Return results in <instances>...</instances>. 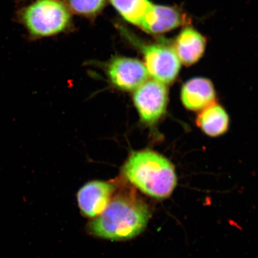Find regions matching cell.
I'll list each match as a JSON object with an SVG mask.
<instances>
[{
	"mask_svg": "<svg viewBox=\"0 0 258 258\" xmlns=\"http://www.w3.org/2000/svg\"><path fill=\"white\" fill-rule=\"evenodd\" d=\"M151 217L148 205L132 195L112 198L105 211L88 224L95 236L111 240L132 239L146 228Z\"/></svg>",
	"mask_w": 258,
	"mask_h": 258,
	"instance_id": "obj_1",
	"label": "cell"
},
{
	"mask_svg": "<svg viewBox=\"0 0 258 258\" xmlns=\"http://www.w3.org/2000/svg\"><path fill=\"white\" fill-rule=\"evenodd\" d=\"M122 173L141 191L156 199L169 198L177 184L173 164L151 150L131 154L122 167Z\"/></svg>",
	"mask_w": 258,
	"mask_h": 258,
	"instance_id": "obj_2",
	"label": "cell"
},
{
	"mask_svg": "<svg viewBox=\"0 0 258 258\" xmlns=\"http://www.w3.org/2000/svg\"><path fill=\"white\" fill-rule=\"evenodd\" d=\"M16 18L32 38L59 34L72 20L69 8L60 0H35L19 9Z\"/></svg>",
	"mask_w": 258,
	"mask_h": 258,
	"instance_id": "obj_3",
	"label": "cell"
},
{
	"mask_svg": "<svg viewBox=\"0 0 258 258\" xmlns=\"http://www.w3.org/2000/svg\"><path fill=\"white\" fill-rule=\"evenodd\" d=\"M145 66L153 80L164 85L175 81L180 72L181 62L173 48L162 44L142 47Z\"/></svg>",
	"mask_w": 258,
	"mask_h": 258,
	"instance_id": "obj_4",
	"label": "cell"
},
{
	"mask_svg": "<svg viewBox=\"0 0 258 258\" xmlns=\"http://www.w3.org/2000/svg\"><path fill=\"white\" fill-rule=\"evenodd\" d=\"M134 101L141 120L154 123L166 111L168 101L166 85L155 80H147L136 89Z\"/></svg>",
	"mask_w": 258,
	"mask_h": 258,
	"instance_id": "obj_5",
	"label": "cell"
},
{
	"mask_svg": "<svg viewBox=\"0 0 258 258\" xmlns=\"http://www.w3.org/2000/svg\"><path fill=\"white\" fill-rule=\"evenodd\" d=\"M107 74L113 85L127 91L137 89L150 76L144 63L126 57L114 58L108 64Z\"/></svg>",
	"mask_w": 258,
	"mask_h": 258,
	"instance_id": "obj_6",
	"label": "cell"
},
{
	"mask_svg": "<svg viewBox=\"0 0 258 258\" xmlns=\"http://www.w3.org/2000/svg\"><path fill=\"white\" fill-rule=\"evenodd\" d=\"M115 190L114 185L108 182H89L77 194V201L82 214L94 218L102 214L110 203Z\"/></svg>",
	"mask_w": 258,
	"mask_h": 258,
	"instance_id": "obj_7",
	"label": "cell"
},
{
	"mask_svg": "<svg viewBox=\"0 0 258 258\" xmlns=\"http://www.w3.org/2000/svg\"><path fill=\"white\" fill-rule=\"evenodd\" d=\"M214 86L209 80L197 77L188 81L181 90L182 104L192 111L203 110L214 104Z\"/></svg>",
	"mask_w": 258,
	"mask_h": 258,
	"instance_id": "obj_8",
	"label": "cell"
},
{
	"mask_svg": "<svg viewBox=\"0 0 258 258\" xmlns=\"http://www.w3.org/2000/svg\"><path fill=\"white\" fill-rule=\"evenodd\" d=\"M183 21L178 10L170 6L153 5L140 27L151 34H161L179 27Z\"/></svg>",
	"mask_w": 258,
	"mask_h": 258,
	"instance_id": "obj_9",
	"label": "cell"
},
{
	"mask_svg": "<svg viewBox=\"0 0 258 258\" xmlns=\"http://www.w3.org/2000/svg\"><path fill=\"white\" fill-rule=\"evenodd\" d=\"M206 41L203 35L191 27H186L177 37L174 50L180 62L185 66L198 62L205 52Z\"/></svg>",
	"mask_w": 258,
	"mask_h": 258,
	"instance_id": "obj_10",
	"label": "cell"
},
{
	"mask_svg": "<svg viewBox=\"0 0 258 258\" xmlns=\"http://www.w3.org/2000/svg\"><path fill=\"white\" fill-rule=\"evenodd\" d=\"M197 122L206 135L215 137L227 132L229 126V117L225 109L214 103L203 109L198 116Z\"/></svg>",
	"mask_w": 258,
	"mask_h": 258,
	"instance_id": "obj_11",
	"label": "cell"
},
{
	"mask_svg": "<svg viewBox=\"0 0 258 258\" xmlns=\"http://www.w3.org/2000/svg\"><path fill=\"white\" fill-rule=\"evenodd\" d=\"M110 2L125 21L138 27L153 5L150 0H110Z\"/></svg>",
	"mask_w": 258,
	"mask_h": 258,
	"instance_id": "obj_12",
	"label": "cell"
},
{
	"mask_svg": "<svg viewBox=\"0 0 258 258\" xmlns=\"http://www.w3.org/2000/svg\"><path fill=\"white\" fill-rule=\"evenodd\" d=\"M68 2L71 9L76 14L93 16L104 8L106 0H68Z\"/></svg>",
	"mask_w": 258,
	"mask_h": 258,
	"instance_id": "obj_13",
	"label": "cell"
}]
</instances>
